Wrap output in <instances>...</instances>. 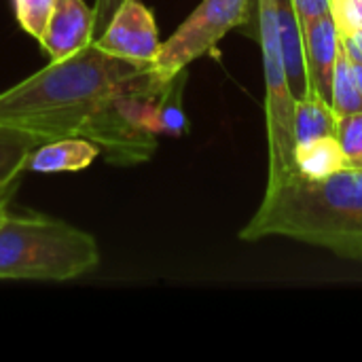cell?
<instances>
[{
    "label": "cell",
    "instance_id": "6da1fadb",
    "mask_svg": "<svg viewBox=\"0 0 362 362\" xmlns=\"http://www.w3.org/2000/svg\"><path fill=\"white\" fill-rule=\"evenodd\" d=\"M151 66L108 55L93 42L0 93V123L55 140L89 138L108 102Z\"/></svg>",
    "mask_w": 362,
    "mask_h": 362
},
{
    "label": "cell",
    "instance_id": "7a4b0ae2",
    "mask_svg": "<svg viewBox=\"0 0 362 362\" xmlns=\"http://www.w3.org/2000/svg\"><path fill=\"white\" fill-rule=\"evenodd\" d=\"M291 238L350 261H362V168H346L327 178H305L297 170L267 185L240 240Z\"/></svg>",
    "mask_w": 362,
    "mask_h": 362
},
{
    "label": "cell",
    "instance_id": "3957f363",
    "mask_svg": "<svg viewBox=\"0 0 362 362\" xmlns=\"http://www.w3.org/2000/svg\"><path fill=\"white\" fill-rule=\"evenodd\" d=\"M100 265L91 233L40 214H6L0 223V280L68 282Z\"/></svg>",
    "mask_w": 362,
    "mask_h": 362
},
{
    "label": "cell",
    "instance_id": "277c9868",
    "mask_svg": "<svg viewBox=\"0 0 362 362\" xmlns=\"http://www.w3.org/2000/svg\"><path fill=\"white\" fill-rule=\"evenodd\" d=\"M259 42L265 72V117L269 140V178L267 185H278L295 172V104L288 74L284 68L278 40V8L276 0H257Z\"/></svg>",
    "mask_w": 362,
    "mask_h": 362
},
{
    "label": "cell",
    "instance_id": "5b68a950",
    "mask_svg": "<svg viewBox=\"0 0 362 362\" xmlns=\"http://www.w3.org/2000/svg\"><path fill=\"white\" fill-rule=\"evenodd\" d=\"M250 0H202L199 6L180 23V28L159 47L151 64L159 83H170L185 68L214 49V45L233 28L248 21Z\"/></svg>",
    "mask_w": 362,
    "mask_h": 362
},
{
    "label": "cell",
    "instance_id": "8992f818",
    "mask_svg": "<svg viewBox=\"0 0 362 362\" xmlns=\"http://www.w3.org/2000/svg\"><path fill=\"white\" fill-rule=\"evenodd\" d=\"M93 45L125 62L151 66L159 53L161 40L148 6L140 0H123Z\"/></svg>",
    "mask_w": 362,
    "mask_h": 362
},
{
    "label": "cell",
    "instance_id": "52a82bcc",
    "mask_svg": "<svg viewBox=\"0 0 362 362\" xmlns=\"http://www.w3.org/2000/svg\"><path fill=\"white\" fill-rule=\"evenodd\" d=\"M93 6L85 0H57L40 38L49 62H59L93 42Z\"/></svg>",
    "mask_w": 362,
    "mask_h": 362
},
{
    "label": "cell",
    "instance_id": "ba28073f",
    "mask_svg": "<svg viewBox=\"0 0 362 362\" xmlns=\"http://www.w3.org/2000/svg\"><path fill=\"white\" fill-rule=\"evenodd\" d=\"M303 45H305V68L310 78V89L318 91L325 100L331 102L333 74L339 55V32L331 13L312 19L301 25Z\"/></svg>",
    "mask_w": 362,
    "mask_h": 362
},
{
    "label": "cell",
    "instance_id": "9c48e42d",
    "mask_svg": "<svg viewBox=\"0 0 362 362\" xmlns=\"http://www.w3.org/2000/svg\"><path fill=\"white\" fill-rule=\"evenodd\" d=\"M102 148L85 136H68L47 140L32 151L25 163V172L34 174H57L78 172L91 165Z\"/></svg>",
    "mask_w": 362,
    "mask_h": 362
},
{
    "label": "cell",
    "instance_id": "30bf717a",
    "mask_svg": "<svg viewBox=\"0 0 362 362\" xmlns=\"http://www.w3.org/2000/svg\"><path fill=\"white\" fill-rule=\"evenodd\" d=\"M276 8H278V40H280L284 68L288 74L293 95L299 100V98L308 95V91H310L301 21L297 17L293 0H276Z\"/></svg>",
    "mask_w": 362,
    "mask_h": 362
},
{
    "label": "cell",
    "instance_id": "8fae6325",
    "mask_svg": "<svg viewBox=\"0 0 362 362\" xmlns=\"http://www.w3.org/2000/svg\"><path fill=\"white\" fill-rule=\"evenodd\" d=\"M337 115L329 100L310 89L308 95L295 104V146L312 142L316 138L337 134Z\"/></svg>",
    "mask_w": 362,
    "mask_h": 362
},
{
    "label": "cell",
    "instance_id": "7c38bea8",
    "mask_svg": "<svg viewBox=\"0 0 362 362\" xmlns=\"http://www.w3.org/2000/svg\"><path fill=\"white\" fill-rule=\"evenodd\" d=\"M348 168L346 153L335 136L316 138L295 146V170L312 180L327 178Z\"/></svg>",
    "mask_w": 362,
    "mask_h": 362
},
{
    "label": "cell",
    "instance_id": "4fadbf2b",
    "mask_svg": "<svg viewBox=\"0 0 362 362\" xmlns=\"http://www.w3.org/2000/svg\"><path fill=\"white\" fill-rule=\"evenodd\" d=\"M45 140L0 123V191L15 187L17 178L25 172L28 157Z\"/></svg>",
    "mask_w": 362,
    "mask_h": 362
},
{
    "label": "cell",
    "instance_id": "5bb4252c",
    "mask_svg": "<svg viewBox=\"0 0 362 362\" xmlns=\"http://www.w3.org/2000/svg\"><path fill=\"white\" fill-rule=\"evenodd\" d=\"M331 106L337 117H346V115L362 110V95L358 91L356 76H354V68H352V62L348 59L346 51L341 49V45H339V55H337L335 74H333Z\"/></svg>",
    "mask_w": 362,
    "mask_h": 362
},
{
    "label": "cell",
    "instance_id": "9a60e30c",
    "mask_svg": "<svg viewBox=\"0 0 362 362\" xmlns=\"http://www.w3.org/2000/svg\"><path fill=\"white\" fill-rule=\"evenodd\" d=\"M55 2L57 0H13V8H15V17L19 25L38 42L45 34V28L55 8Z\"/></svg>",
    "mask_w": 362,
    "mask_h": 362
},
{
    "label": "cell",
    "instance_id": "2e32d148",
    "mask_svg": "<svg viewBox=\"0 0 362 362\" xmlns=\"http://www.w3.org/2000/svg\"><path fill=\"white\" fill-rule=\"evenodd\" d=\"M335 138L346 153L348 168H362V110L337 119Z\"/></svg>",
    "mask_w": 362,
    "mask_h": 362
},
{
    "label": "cell",
    "instance_id": "e0dca14e",
    "mask_svg": "<svg viewBox=\"0 0 362 362\" xmlns=\"http://www.w3.org/2000/svg\"><path fill=\"white\" fill-rule=\"evenodd\" d=\"M331 15L339 34L362 30V0H331Z\"/></svg>",
    "mask_w": 362,
    "mask_h": 362
},
{
    "label": "cell",
    "instance_id": "ac0fdd59",
    "mask_svg": "<svg viewBox=\"0 0 362 362\" xmlns=\"http://www.w3.org/2000/svg\"><path fill=\"white\" fill-rule=\"evenodd\" d=\"M293 6L297 11L301 25L331 13V0H293Z\"/></svg>",
    "mask_w": 362,
    "mask_h": 362
},
{
    "label": "cell",
    "instance_id": "d6986e66",
    "mask_svg": "<svg viewBox=\"0 0 362 362\" xmlns=\"http://www.w3.org/2000/svg\"><path fill=\"white\" fill-rule=\"evenodd\" d=\"M123 0H95L93 2V17H95V28H93V40L102 34V30L108 25L110 17L115 11L121 6Z\"/></svg>",
    "mask_w": 362,
    "mask_h": 362
},
{
    "label": "cell",
    "instance_id": "ffe728a7",
    "mask_svg": "<svg viewBox=\"0 0 362 362\" xmlns=\"http://www.w3.org/2000/svg\"><path fill=\"white\" fill-rule=\"evenodd\" d=\"M15 189H17V185H15V187H8V189H4V191H0V223H2L4 216L8 214V204H11V197H13Z\"/></svg>",
    "mask_w": 362,
    "mask_h": 362
},
{
    "label": "cell",
    "instance_id": "44dd1931",
    "mask_svg": "<svg viewBox=\"0 0 362 362\" xmlns=\"http://www.w3.org/2000/svg\"><path fill=\"white\" fill-rule=\"evenodd\" d=\"M350 59V57H348ZM352 68H354V76H356V83H358V91L362 95V62H352Z\"/></svg>",
    "mask_w": 362,
    "mask_h": 362
},
{
    "label": "cell",
    "instance_id": "7402d4cb",
    "mask_svg": "<svg viewBox=\"0 0 362 362\" xmlns=\"http://www.w3.org/2000/svg\"><path fill=\"white\" fill-rule=\"evenodd\" d=\"M346 36H350V38L354 40L356 49L361 51V55H362V30H361V32H354V34H346Z\"/></svg>",
    "mask_w": 362,
    "mask_h": 362
}]
</instances>
